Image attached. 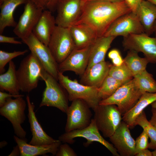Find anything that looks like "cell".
I'll use <instances>...</instances> for the list:
<instances>
[{"label":"cell","mask_w":156,"mask_h":156,"mask_svg":"<svg viewBox=\"0 0 156 156\" xmlns=\"http://www.w3.org/2000/svg\"><path fill=\"white\" fill-rule=\"evenodd\" d=\"M132 12L124 0H95L83 2L80 16L75 23L85 24L98 37L104 35L111 25L120 16Z\"/></svg>","instance_id":"obj_1"},{"label":"cell","mask_w":156,"mask_h":156,"mask_svg":"<svg viewBox=\"0 0 156 156\" xmlns=\"http://www.w3.org/2000/svg\"><path fill=\"white\" fill-rule=\"evenodd\" d=\"M48 73L32 53L21 61L16 70L20 90L29 93L36 88L39 80L44 81Z\"/></svg>","instance_id":"obj_2"},{"label":"cell","mask_w":156,"mask_h":156,"mask_svg":"<svg viewBox=\"0 0 156 156\" xmlns=\"http://www.w3.org/2000/svg\"><path fill=\"white\" fill-rule=\"evenodd\" d=\"M58 80L66 91L70 101L82 99L93 110L101 101L98 94L99 88L79 83L76 79L71 80L59 72Z\"/></svg>","instance_id":"obj_3"},{"label":"cell","mask_w":156,"mask_h":156,"mask_svg":"<svg viewBox=\"0 0 156 156\" xmlns=\"http://www.w3.org/2000/svg\"><path fill=\"white\" fill-rule=\"evenodd\" d=\"M143 93L133 78L122 85L110 97L101 101L99 104L115 105L122 116L135 105Z\"/></svg>","instance_id":"obj_4"},{"label":"cell","mask_w":156,"mask_h":156,"mask_svg":"<svg viewBox=\"0 0 156 156\" xmlns=\"http://www.w3.org/2000/svg\"><path fill=\"white\" fill-rule=\"evenodd\" d=\"M93 119L99 131L105 138H109L120 124L122 116L117 106L113 104H99L93 110Z\"/></svg>","instance_id":"obj_5"},{"label":"cell","mask_w":156,"mask_h":156,"mask_svg":"<svg viewBox=\"0 0 156 156\" xmlns=\"http://www.w3.org/2000/svg\"><path fill=\"white\" fill-rule=\"evenodd\" d=\"M23 96L12 99L8 98L4 105L0 108V114L12 123L15 134L18 137L26 139V132L21 125L25 121L27 104Z\"/></svg>","instance_id":"obj_6"},{"label":"cell","mask_w":156,"mask_h":156,"mask_svg":"<svg viewBox=\"0 0 156 156\" xmlns=\"http://www.w3.org/2000/svg\"><path fill=\"white\" fill-rule=\"evenodd\" d=\"M48 46L58 64L63 61L75 48L69 28L56 25Z\"/></svg>","instance_id":"obj_7"},{"label":"cell","mask_w":156,"mask_h":156,"mask_svg":"<svg viewBox=\"0 0 156 156\" xmlns=\"http://www.w3.org/2000/svg\"><path fill=\"white\" fill-rule=\"evenodd\" d=\"M99 131L92 118L90 125L86 127L81 129L65 132L59 137L58 140L64 143L72 144L75 142L74 139L75 138H83L87 140L85 146H87L93 142H98L104 146L114 156H120L113 144L104 139Z\"/></svg>","instance_id":"obj_8"},{"label":"cell","mask_w":156,"mask_h":156,"mask_svg":"<svg viewBox=\"0 0 156 156\" xmlns=\"http://www.w3.org/2000/svg\"><path fill=\"white\" fill-rule=\"evenodd\" d=\"M44 81L46 88L39 107H52L66 113L68 107V98L63 88L52 75L47 73Z\"/></svg>","instance_id":"obj_9"},{"label":"cell","mask_w":156,"mask_h":156,"mask_svg":"<svg viewBox=\"0 0 156 156\" xmlns=\"http://www.w3.org/2000/svg\"><path fill=\"white\" fill-rule=\"evenodd\" d=\"M22 40L40 61L47 72L58 81V64L48 46L40 41L33 32Z\"/></svg>","instance_id":"obj_10"},{"label":"cell","mask_w":156,"mask_h":156,"mask_svg":"<svg viewBox=\"0 0 156 156\" xmlns=\"http://www.w3.org/2000/svg\"><path fill=\"white\" fill-rule=\"evenodd\" d=\"M90 108L83 100L78 99L72 101L66 113L67 119L65 132L84 128L90 124L92 115Z\"/></svg>","instance_id":"obj_11"},{"label":"cell","mask_w":156,"mask_h":156,"mask_svg":"<svg viewBox=\"0 0 156 156\" xmlns=\"http://www.w3.org/2000/svg\"><path fill=\"white\" fill-rule=\"evenodd\" d=\"M125 50L142 53L149 62L156 63V38L145 33L133 34L124 37L122 42Z\"/></svg>","instance_id":"obj_12"},{"label":"cell","mask_w":156,"mask_h":156,"mask_svg":"<svg viewBox=\"0 0 156 156\" xmlns=\"http://www.w3.org/2000/svg\"><path fill=\"white\" fill-rule=\"evenodd\" d=\"M144 33L136 14L132 12L116 19L109 26L103 36L124 37L133 34Z\"/></svg>","instance_id":"obj_13"},{"label":"cell","mask_w":156,"mask_h":156,"mask_svg":"<svg viewBox=\"0 0 156 156\" xmlns=\"http://www.w3.org/2000/svg\"><path fill=\"white\" fill-rule=\"evenodd\" d=\"M24 10L13 31L22 40L29 36L43 11L30 0L25 4Z\"/></svg>","instance_id":"obj_14"},{"label":"cell","mask_w":156,"mask_h":156,"mask_svg":"<svg viewBox=\"0 0 156 156\" xmlns=\"http://www.w3.org/2000/svg\"><path fill=\"white\" fill-rule=\"evenodd\" d=\"M82 0H60L56 8L57 25L69 28L75 23L81 15Z\"/></svg>","instance_id":"obj_15"},{"label":"cell","mask_w":156,"mask_h":156,"mask_svg":"<svg viewBox=\"0 0 156 156\" xmlns=\"http://www.w3.org/2000/svg\"><path fill=\"white\" fill-rule=\"evenodd\" d=\"M91 45L87 47L75 48L62 62L58 64L59 72L63 73L72 71L82 75L87 68Z\"/></svg>","instance_id":"obj_16"},{"label":"cell","mask_w":156,"mask_h":156,"mask_svg":"<svg viewBox=\"0 0 156 156\" xmlns=\"http://www.w3.org/2000/svg\"><path fill=\"white\" fill-rule=\"evenodd\" d=\"M128 125L121 121L114 134L109 138L120 156L135 155V140L132 137Z\"/></svg>","instance_id":"obj_17"},{"label":"cell","mask_w":156,"mask_h":156,"mask_svg":"<svg viewBox=\"0 0 156 156\" xmlns=\"http://www.w3.org/2000/svg\"><path fill=\"white\" fill-rule=\"evenodd\" d=\"M28 107V120L30 124L32 138L29 142L34 145H49L58 141L49 136L44 130L38 122L34 112L35 106L30 101L29 96L26 97Z\"/></svg>","instance_id":"obj_18"},{"label":"cell","mask_w":156,"mask_h":156,"mask_svg":"<svg viewBox=\"0 0 156 156\" xmlns=\"http://www.w3.org/2000/svg\"><path fill=\"white\" fill-rule=\"evenodd\" d=\"M111 65L105 61L94 64L82 75L80 83L99 88L108 75Z\"/></svg>","instance_id":"obj_19"},{"label":"cell","mask_w":156,"mask_h":156,"mask_svg":"<svg viewBox=\"0 0 156 156\" xmlns=\"http://www.w3.org/2000/svg\"><path fill=\"white\" fill-rule=\"evenodd\" d=\"M51 12L48 10L43 11L32 32L40 41L47 46L56 25L55 18Z\"/></svg>","instance_id":"obj_20"},{"label":"cell","mask_w":156,"mask_h":156,"mask_svg":"<svg viewBox=\"0 0 156 156\" xmlns=\"http://www.w3.org/2000/svg\"><path fill=\"white\" fill-rule=\"evenodd\" d=\"M14 139L19 148L21 156H37L48 153L55 155L62 144V142L58 140L57 141L49 145H34L28 143L27 139L20 138L16 135L14 136Z\"/></svg>","instance_id":"obj_21"},{"label":"cell","mask_w":156,"mask_h":156,"mask_svg":"<svg viewBox=\"0 0 156 156\" xmlns=\"http://www.w3.org/2000/svg\"><path fill=\"white\" fill-rule=\"evenodd\" d=\"M69 28L76 49L90 45L98 37L95 31L85 24L75 23Z\"/></svg>","instance_id":"obj_22"},{"label":"cell","mask_w":156,"mask_h":156,"mask_svg":"<svg viewBox=\"0 0 156 156\" xmlns=\"http://www.w3.org/2000/svg\"><path fill=\"white\" fill-rule=\"evenodd\" d=\"M135 14L144 33L150 36L153 33V26L156 20V5L148 1L142 0Z\"/></svg>","instance_id":"obj_23"},{"label":"cell","mask_w":156,"mask_h":156,"mask_svg":"<svg viewBox=\"0 0 156 156\" xmlns=\"http://www.w3.org/2000/svg\"><path fill=\"white\" fill-rule=\"evenodd\" d=\"M116 37L103 36L98 37L92 44L88 65L86 69L105 61L106 54Z\"/></svg>","instance_id":"obj_24"},{"label":"cell","mask_w":156,"mask_h":156,"mask_svg":"<svg viewBox=\"0 0 156 156\" xmlns=\"http://www.w3.org/2000/svg\"><path fill=\"white\" fill-rule=\"evenodd\" d=\"M156 101V92L143 93L135 105L122 116V120L128 125L129 128H133L135 126V121L137 117L146 107Z\"/></svg>","instance_id":"obj_25"},{"label":"cell","mask_w":156,"mask_h":156,"mask_svg":"<svg viewBox=\"0 0 156 156\" xmlns=\"http://www.w3.org/2000/svg\"><path fill=\"white\" fill-rule=\"evenodd\" d=\"M28 0H4L0 5V34H2L7 27H15L17 23L13 14L19 5L25 4Z\"/></svg>","instance_id":"obj_26"},{"label":"cell","mask_w":156,"mask_h":156,"mask_svg":"<svg viewBox=\"0 0 156 156\" xmlns=\"http://www.w3.org/2000/svg\"><path fill=\"white\" fill-rule=\"evenodd\" d=\"M15 64L12 60L9 63L8 69L5 73L0 74L1 91H5L14 95H19L20 91L16 75Z\"/></svg>","instance_id":"obj_27"},{"label":"cell","mask_w":156,"mask_h":156,"mask_svg":"<svg viewBox=\"0 0 156 156\" xmlns=\"http://www.w3.org/2000/svg\"><path fill=\"white\" fill-rule=\"evenodd\" d=\"M124 62L129 69L133 77L146 69L149 62L146 57L142 58L138 52L133 50H129L124 59Z\"/></svg>","instance_id":"obj_28"},{"label":"cell","mask_w":156,"mask_h":156,"mask_svg":"<svg viewBox=\"0 0 156 156\" xmlns=\"http://www.w3.org/2000/svg\"><path fill=\"white\" fill-rule=\"evenodd\" d=\"M133 78L138 88L143 92H156V81L153 75L146 69L134 76Z\"/></svg>","instance_id":"obj_29"},{"label":"cell","mask_w":156,"mask_h":156,"mask_svg":"<svg viewBox=\"0 0 156 156\" xmlns=\"http://www.w3.org/2000/svg\"><path fill=\"white\" fill-rule=\"evenodd\" d=\"M135 126H141L147 132L150 142L149 143L148 148L156 149V127L152 125L147 120L145 112L143 111L136 118L135 121Z\"/></svg>","instance_id":"obj_30"},{"label":"cell","mask_w":156,"mask_h":156,"mask_svg":"<svg viewBox=\"0 0 156 156\" xmlns=\"http://www.w3.org/2000/svg\"><path fill=\"white\" fill-rule=\"evenodd\" d=\"M124 83L108 75L99 88V98L101 100L109 97Z\"/></svg>","instance_id":"obj_31"},{"label":"cell","mask_w":156,"mask_h":156,"mask_svg":"<svg viewBox=\"0 0 156 156\" xmlns=\"http://www.w3.org/2000/svg\"><path fill=\"white\" fill-rule=\"evenodd\" d=\"M108 75L124 83L133 78V75L124 62L119 66L112 64L109 68Z\"/></svg>","instance_id":"obj_32"},{"label":"cell","mask_w":156,"mask_h":156,"mask_svg":"<svg viewBox=\"0 0 156 156\" xmlns=\"http://www.w3.org/2000/svg\"><path fill=\"white\" fill-rule=\"evenodd\" d=\"M27 50L23 51H14L12 52L0 50V73L2 74L5 70L4 67L6 64L12 59L17 56L23 55L28 52Z\"/></svg>","instance_id":"obj_33"},{"label":"cell","mask_w":156,"mask_h":156,"mask_svg":"<svg viewBox=\"0 0 156 156\" xmlns=\"http://www.w3.org/2000/svg\"><path fill=\"white\" fill-rule=\"evenodd\" d=\"M148 138L147 132L143 129L142 132L135 140V155L140 151L148 148Z\"/></svg>","instance_id":"obj_34"},{"label":"cell","mask_w":156,"mask_h":156,"mask_svg":"<svg viewBox=\"0 0 156 156\" xmlns=\"http://www.w3.org/2000/svg\"><path fill=\"white\" fill-rule=\"evenodd\" d=\"M44 10L51 12L56 10L57 4L60 0H30Z\"/></svg>","instance_id":"obj_35"},{"label":"cell","mask_w":156,"mask_h":156,"mask_svg":"<svg viewBox=\"0 0 156 156\" xmlns=\"http://www.w3.org/2000/svg\"><path fill=\"white\" fill-rule=\"evenodd\" d=\"M56 156H76V153L67 144H61L57 151Z\"/></svg>","instance_id":"obj_36"},{"label":"cell","mask_w":156,"mask_h":156,"mask_svg":"<svg viewBox=\"0 0 156 156\" xmlns=\"http://www.w3.org/2000/svg\"><path fill=\"white\" fill-rule=\"evenodd\" d=\"M24 95L19 94V95H14L9 93H8L3 91H0V107L3 106L5 104L7 99L10 97H14L15 98L20 96H23Z\"/></svg>","instance_id":"obj_37"},{"label":"cell","mask_w":156,"mask_h":156,"mask_svg":"<svg viewBox=\"0 0 156 156\" xmlns=\"http://www.w3.org/2000/svg\"><path fill=\"white\" fill-rule=\"evenodd\" d=\"M131 11L135 13L136 10L142 0H124Z\"/></svg>","instance_id":"obj_38"},{"label":"cell","mask_w":156,"mask_h":156,"mask_svg":"<svg viewBox=\"0 0 156 156\" xmlns=\"http://www.w3.org/2000/svg\"><path fill=\"white\" fill-rule=\"evenodd\" d=\"M0 42L10 43L14 44H21L22 42L15 39L14 37H9L0 35Z\"/></svg>","instance_id":"obj_39"},{"label":"cell","mask_w":156,"mask_h":156,"mask_svg":"<svg viewBox=\"0 0 156 156\" xmlns=\"http://www.w3.org/2000/svg\"><path fill=\"white\" fill-rule=\"evenodd\" d=\"M120 55L119 50L114 49L109 51L108 54V58L112 60L117 58Z\"/></svg>","instance_id":"obj_40"},{"label":"cell","mask_w":156,"mask_h":156,"mask_svg":"<svg viewBox=\"0 0 156 156\" xmlns=\"http://www.w3.org/2000/svg\"><path fill=\"white\" fill-rule=\"evenodd\" d=\"M151 112L152 116L149 121L152 125L156 127V109L152 108Z\"/></svg>","instance_id":"obj_41"},{"label":"cell","mask_w":156,"mask_h":156,"mask_svg":"<svg viewBox=\"0 0 156 156\" xmlns=\"http://www.w3.org/2000/svg\"><path fill=\"white\" fill-rule=\"evenodd\" d=\"M136 156H152V152L148 148L142 150L135 155Z\"/></svg>","instance_id":"obj_42"},{"label":"cell","mask_w":156,"mask_h":156,"mask_svg":"<svg viewBox=\"0 0 156 156\" xmlns=\"http://www.w3.org/2000/svg\"><path fill=\"white\" fill-rule=\"evenodd\" d=\"M21 152L19 148L18 145L14 147L11 153L8 155L9 156H20Z\"/></svg>","instance_id":"obj_43"},{"label":"cell","mask_w":156,"mask_h":156,"mask_svg":"<svg viewBox=\"0 0 156 156\" xmlns=\"http://www.w3.org/2000/svg\"><path fill=\"white\" fill-rule=\"evenodd\" d=\"M8 144V143L5 141H3L0 143V148H2Z\"/></svg>","instance_id":"obj_44"},{"label":"cell","mask_w":156,"mask_h":156,"mask_svg":"<svg viewBox=\"0 0 156 156\" xmlns=\"http://www.w3.org/2000/svg\"><path fill=\"white\" fill-rule=\"evenodd\" d=\"M153 32L154 33L155 38H156V20L155 21L153 27Z\"/></svg>","instance_id":"obj_45"},{"label":"cell","mask_w":156,"mask_h":156,"mask_svg":"<svg viewBox=\"0 0 156 156\" xmlns=\"http://www.w3.org/2000/svg\"><path fill=\"white\" fill-rule=\"evenodd\" d=\"M152 108L156 109V101L152 103L151 104Z\"/></svg>","instance_id":"obj_46"},{"label":"cell","mask_w":156,"mask_h":156,"mask_svg":"<svg viewBox=\"0 0 156 156\" xmlns=\"http://www.w3.org/2000/svg\"><path fill=\"white\" fill-rule=\"evenodd\" d=\"M91 0H82V1H83V2H85L87 1H91ZM107 0V1H121L123 0Z\"/></svg>","instance_id":"obj_47"},{"label":"cell","mask_w":156,"mask_h":156,"mask_svg":"<svg viewBox=\"0 0 156 156\" xmlns=\"http://www.w3.org/2000/svg\"><path fill=\"white\" fill-rule=\"evenodd\" d=\"M156 5V0H146Z\"/></svg>","instance_id":"obj_48"},{"label":"cell","mask_w":156,"mask_h":156,"mask_svg":"<svg viewBox=\"0 0 156 156\" xmlns=\"http://www.w3.org/2000/svg\"><path fill=\"white\" fill-rule=\"evenodd\" d=\"M152 156H156V149L152 152Z\"/></svg>","instance_id":"obj_49"},{"label":"cell","mask_w":156,"mask_h":156,"mask_svg":"<svg viewBox=\"0 0 156 156\" xmlns=\"http://www.w3.org/2000/svg\"><path fill=\"white\" fill-rule=\"evenodd\" d=\"M4 0H0V5L1 4Z\"/></svg>","instance_id":"obj_50"}]
</instances>
